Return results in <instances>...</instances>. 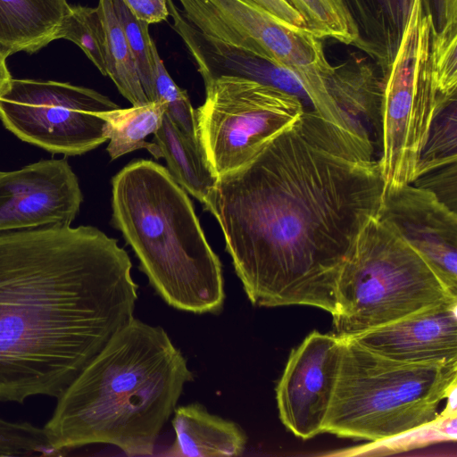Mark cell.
Masks as SVG:
<instances>
[{
	"mask_svg": "<svg viewBox=\"0 0 457 457\" xmlns=\"http://www.w3.org/2000/svg\"><path fill=\"white\" fill-rule=\"evenodd\" d=\"M176 438L165 455L175 457H228L241 455L247 436L232 420L211 414L199 403L174 410Z\"/></svg>",
	"mask_w": 457,
	"mask_h": 457,
	"instance_id": "obj_14",
	"label": "cell"
},
{
	"mask_svg": "<svg viewBox=\"0 0 457 457\" xmlns=\"http://www.w3.org/2000/svg\"><path fill=\"white\" fill-rule=\"evenodd\" d=\"M319 38H332L361 48L358 24L347 0H286Z\"/></svg>",
	"mask_w": 457,
	"mask_h": 457,
	"instance_id": "obj_20",
	"label": "cell"
},
{
	"mask_svg": "<svg viewBox=\"0 0 457 457\" xmlns=\"http://www.w3.org/2000/svg\"><path fill=\"white\" fill-rule=\"evenodd\" d=\"M120 108L90 88L12 79L0 96V120L18 138L53 154L80 155L108 139L103 112Z\"/></svg>",
	"mask_w": 457,
	"mask_h": 457,
	"instance_id": "obj_9",
	"label": "cell"
},
{
	"mask_svg": "<svg viewBox=\"0 0 457 457\" xmlns=\"http://www.w3.org/2000/svg\"><path fill=\"white\" fill-rule=\"evenodd\" d=\"M434 17L412 0L393 59L382 79L381 156L384 187L412 184L420 153L436 117L457 92L438 80L432 59Z\"/></svg>",
	"mask_w": 457,
	"mask_h": 457,
	"instance_id": "obj_7",
	"label": "cell"
},
{
	"mask_svg": "<svg viewBox=\"0 0 457 457\" xmlns=\"http://www.w3.org/2000/svg\"><path fill=\"white\" fill-rule=\"evenodd\" d=\"M329 92L344 114L370 136L371 127L380 131L382 80L368 63L348 60L338 65Z\"/></svg>",
	"mask_w": 457,
	"mask_h": 457,
	"instance_id": "obj_17",
	"label": "cell"
},
{
	"mask_svg": "<svg viewBox=\"0 0 457 457\" xmlns=\"http://www.w3.org/2000/svg\"><path fill=\"white\" fill-rule=\"evenodd\" d=\"M457 301L430 307L351 337L403 362L457 361Z\"/></svg>",
	"mask_w": 457,
	"mask_h": 457,
	"instance_id": "obj_13",
	"label": "cell"
},
{
	"mask_svg": "<svg viewBox=\"0 0 457 457\" xmlns=\"http://www.w3.org/2000/svg\"><path fill=\"white\" fill-rule=\"evenodd\" d=\"M370 135L304 109L248 162L218 177L205 211L252 304L336 311L337 281L384 187Z\"/></svg>",
	"mask_w": 457,
	"mask_h": 457,
	"instance_id": "obj_1",
	"label": "cell"
},
{
	"mask_svg": "<svg viewBox=\"0 0 457 457\" xmlns=\"http://www.w3.org/2000/svg\"><path fill=\"white\" fill-rule=\"evenodd\" d=\"M132 14L146 23L166 21L170 17L167 0H121Z\"/></svg>",
	"mask_w": 457,
	"mask_h": 457,
	"instance_id": "obj_27",
	"label": "cell"
},
{
	"mask_svg": "<svg viewBox=\"0 0 457 457\" xmlns=\"http://www.w3.org/2000/svg\"><path fill=\"white\" fill-rule=\"evenodd\" d=\"M6 59L7 57L0 51V96L7 90L12 79L7 67Z\"/></svg>",
	"mask_w": 457,
	"mask_h": 457,
	"instance_id": "obj_30",
	"label": "cell"
},
{
	"mask_svg": "<svg viewBox=\"0 0 457 457\" xmlns=\"http://www.w3.org/2000/svg\"><path fill=\"white\" fill-rule=\"evenodd\" d=\"M457 301L422 256L377 216L359 234L337 286L334 333L351 338Z\"/></svg>",
	"mask_w": 457,
	"mask_h": 457,
	"instance_id": "obj_6",
	"label": "cell"
},
{
	"mask_svg": "<svg viewBox=\"0 0 457 457\" xmlns=\"http://www.w3.org/2000/svg\"><path fill=\"white\" fill-rule=\"evenodd\" d=\"M342 339L311 332L289 354L276 386L278 415L296 437L323 433V424L337 385Z\"/></svg>",
	"mask_w": 457,
	"mask_h": 457,
	"instance_id": "obj_10",
	"label": "cell"
},
{
	"mask_svg": "<svg viewBox=\"0 0 457 457\" xmlns=\"http://www.w3.org/2000/svg\"><path fill=\"white\" fill-rule=\"evenodd\" d=\"M113 7L131 50L140 81L149 103L155 95V61L157 49L149 34V24L137 19L121 0H112Z\"/></svg>",
	"mask_w": 457,
	"mask_h": 457,
	"instance_id": "obj_22",
	"label": "cell"
},
{
	"mask_svg": "<svg viewBox=\"0 0 457 457\" xmlns=\"http://www.w3.org/2000/svg\"><path fill=\"white\" fill-rule=\"evenodd\" d=\"M412 185L428 189L456 212V162L417 178Z\"/></svg>",
	"mask_w": 457,
	"mask_h": 457,
	"instance_id": "obj_26",
	"label": "cell"
},
{
	"mask_svg": "<svg viewBox=\"0 0 457 457\" xmlns=\"http://www.w3.org/2000/svg\"><path fill=\"white\" fill-rule=\"evenodd\" d=\"M82 199L78 178L65 159L0 171V232L71 225Z\"/></svg>",
	"mask_w": 457,
	"mask_h": 457,
	"instance_id": "obj_12",
	"label": "cell"
},
{
	"mask_svg": "<svg viewBox=\"0 0 457 457\" xmlns=\"http://www.w3.org/2000/svg\"><path fill=\"white\" fill-rule=\"evenodd\" d=\"M154 135L171 177L205 209L218 176L210 166L200 143L183 132L166 113Z\"/></svg>",
	"mask_w": 457,
	"mask_h": 457,
	"instance_id": "obj_16",
	"label": "cell"
},
{
	"mask_svg": "<svg viewBox=\"0 0 457 457\" xmlns=\"http://www.w3.org/2000/svg\"><path fill=\"white\" fill-rule=\"evenodd\" d=\"M60 38L77 45L98 71L106 76L105 29L98 6L70 5L54 40Z\"/></svg>",
	"mask_w": 457,
	"mask_h": 457,
	"instance_id": "obj_21",
	"label": "cell"
},
{
	"mask_svg": "<svg viewBox=\"0 0 457 457\" xmlns=\"http://www.w3.org/2000/svg\"><path fill=\"white\" fill-rule=\"evenodd\" d=\"M195 109L198 138L219 177L248 162L303 112V101L254 80L220 76L206 83Z\"/></svg>",
	"mask_w": 457,
	"mask_h": 457,
	"instance_id": "obj_8",
	"label": "cell"
},
{
	"mask_svg": "<svg viewBox=\"0 0 457 457\" xmlns=\"http://www.w3.org/2000/svg\"><path fill=\"white\" fill-rule=\"evenodd\" d=\"M164 113L165 104L160 101L103 112L104 133L109 140L106 150L111 159L141 148L147 149L156 159L162 157L157 144L145 139L158 130Z\"/></svg>",
	"mask_w": 457,
	"mask_h": 457,
	"instance_id": "obj_18",
	"label": "cell"
},
{
	"mask_svg": "<svg viewBox=\"0 0 457 457\" xmlns=\"http://www.w3.org/2000/svg\"><path fill=\"white\" fill-rule=\"evenodd\" d=\"M131 269L95 227L0 232V402L62 394L134 318Z\"/></svg>",
	"mask_w": 457,
	"mask_h": 457,
	"instance_id": "obj_2",
	"label": "cell"
},
{
	"mask_svg": "<svg viewBox=\"0 0 457 457\" xmlns=\"http://www.w3.org/2000/svg\"><path fill=\"white\" fill-rule=\"evenodd\" d=\"M194 380L166 331L133 318L57 398L44 429L55 455L92 444L154 453L184 386Z\"/></svg>",
	"mask_w": 457,
	"mask_h": 457,
	"instance_id": "obj_3",
	"label": "cell"
},
{
	"mask_svg": "<svg viewBox=\"0 0 457 457\" xmlns=\"http://www.w3.org/2000/svg\"><path fill=\"white\" fill-rule=\"evenodd\" d=\"M456 101H454L436 117L420 153L416 166L415 179L430 171L456 162Z\"/></svg>",
	"mask_w": 457,
	"mask_h": 457,
	"instance_id": "obj_23",
	"label": "cell"
},
{
	"mask_svg": "<svg viewBox=\"0 0 457 457\" xmlns=\"http://www.w3.org/2000/svg\"><path fill=\"white\" fill-rule=\"evenodd\" d=\"M67 0H0V51L35 53L54 40Z\"/></svg>",
	"mask_w": 457,
	"mask_h": 457,
	"instance_id": "obj_15",
	"label": "cell"
},
{
	"mask_svg": "<svg viewBox=\"0 0 457 457\" xmlns=\"http://www.w3.org/2000/svg\"><path fill=\"white\" fill-rule=\"evenodd\" d=\"M154 61L156 100L165 104V113L183 132L199 142L195 109L187 91L173 81L157 49Z\"/></svg>",
	"mask_w": 457,
	"mask_h": 457,
	"instance_id": "obj_24",
	"label": "cell"
},
{
	"mask_svg": "<svg viewBox=\"0 0 457 457\" xmlns=\"http://www.w3.org/2000/svg\"><path fill=\"white\" fill-rule=\"evenodd\" d=\"M377 217L413 247L457 297V215L431 191L383 187Z\"/></svg>",
	"mask_w": 457,
	"mask_h": 457,
	"instance_id": "obj_11",
	"label": "cell"
},
{
	"mask_svg": "<svg viewBox=\"0 0 457 457\" xmlns=\"http://www.w3.org/2000/svg\"><path fill=\"white\" fill-rule=\"evenodd\" d=\"M97 6L105 29L106 76L132 105L149 104L112 0H99Z\"/></svg>",
	"mask_w": 457,
	"mask_h": 457,
	"instance_id": "obj_19",
	"label": "cell"
},
{
	"mask_svg": "<svg viewBox=\"0 0 457 457\" xmlns=\"http://www.w3.org/2000/svg\"><path fill=\"white\" fill-rule=\"evenodd\" d=\"M438 12L436 30L457 29V0H436Z\"/></svg>",
	"mask_w": 457,
	"mask_h": 457,
	"instance_id": "obj_29",
	"label": "cell"
},
{
	"mask_svg": "<svg viewBox=\"0 0 457 457\" xmlns=\"http://www.w3.org/2000/svg\"><path fill=\"white\" fill-rule=\"evenodd\" d=\"M337 385L322 432L373 443L435 423L456 389L457 361L403 362L341 338Z\"/></svg>",
	"mask_w": 457,
	"mask_h": 457,
	"instance_id": "obj_5",
	"label": "cell"
},
{
	"mask_svg": "<svg viewBox=\"0 0 457 457\" xmlns=\"http://www.w3.org/2000/svg\"><path fill=\"white\" fill-rule=\"evenodd\" d=\"M55 455L44 428L0 417V457Z\"/></svg>",
	"mask_w": 457,
	"mask_h": 457,
	"instance_id": "obj_25",
	"label": "cell"
},
{
	"mask_svg": "<svg viewBox=\"0 0 457 457\" xmlns=\"http://www.w3.org/2000/svg\"><path fill=\"white\" fill-rule=\"evenodd\" d=\"M112 187V223L154 291L175 309L219 314L226 297L221 262L187 192L149 160L129 162Z\"/></svg>",
	"mask_w": 457,
	"mask_h": 457,
	"instance_id": "obj_4",
	"label": "cell"
},
{
	"mask_svg": "<svg viewBox=\"0 0 457 457\" xmlns=\"http://www.w3.org/2000/svg\"><path fill=\"white\" fill-rule=\"evenodd\" d=\"M253 1L284 21L299 28L307 29L303 18L286 0Z\"/></svg>",
	"mask_w": 457,
	"mask_h": 457,
	"instance_id": "obj_28",
	"label": "cell"
}]
</instances>
